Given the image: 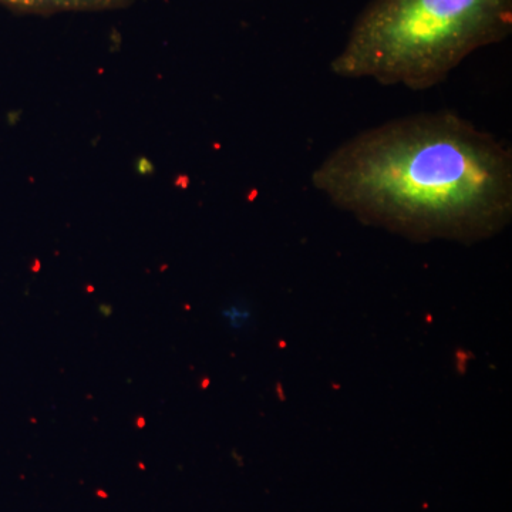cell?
I'll list each match as a JSON object with an SVG mask.
<instances>
[{"label":"cell","instance_id":"obj_1","mask_svg":"<svg viewBox=\"0 0 512 512\" xmlns=\"http://www.w3.org/2000/svg\"><path fill=\"white\" fill-rule=\"evenodd\" d=\"M336 207L413 241H483L512 215V156L450 111L369 128L313 171Z\"/></svg>","mask_w":512,"mask_h":512},{"label":"cell","instance_id":"obj_2","mask_svg":"<svg viewBox=\"0 0 512 512\" xmlns=\"http://www.w3.org/2000/svg\"><path fill=\"white\" fill-rule=\"evenodd\" d=\"M512 30V0H373L330 64L345 79L429 90Z\"/></svg>","mask_w":512,"mask_h":512},{"label":"cell","instance_id":"obj_3","mask_svg":"<svg viewBox=\"0 0 512 512\" xmlns=\"http://www.w3.org/2000/svg\"><path fill=\"white\" fill-rule=\"evenodd\" d=\"M136 0H0L2 5L33 15L64 12H107L126 9Z\"/></svg>","mask_w":512,"mask_h":512}]
</instances>
